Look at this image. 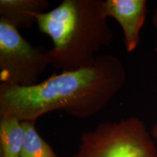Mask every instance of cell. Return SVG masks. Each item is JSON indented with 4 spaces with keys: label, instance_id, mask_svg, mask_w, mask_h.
<instances>
[{
    "label": "cell",
    "instance_id": "cell-1",
    "mask_svg": "<svg viewBox=\"0 0 157 157\" xmlns=\"http://www.w3.org/2000/svg\"><path fill=\"white\" fill-rule=\"evenodd\" d=\"M126 68L117 57L98 56L92 67L61 71L29 87L0 84V118L36 121L54 111L84 119L97 114L124 86Z\"/></svg>",
    "mask_w": 157,
    "mask_h": 157
},
{
    "label": "cell",
    "instance_id": "cell-2",
    "mask_svg": "<svg viewBox=\"0 0 157 157\" xmlns=\"http://www.w3.org/2000/svg\"><path fill=\"white\" fill-rule=\"evenodd\" d=\"M103 0H63L36 15L39 31L52 39L50 66L61 71L92 67L97 54L108 48L114 33L102 14Z\"/></svg>",
    "mask_w": 157,
    "mask_h": 157
},
{
    "label": "cell",
    "instance_id": "cell-3",
    "mask_svg": "<svg viewBox=\"0 0 157 157\" xmlns=\"http://www.w3.org/2000/svg\"><path fill=\"white\" fill-rule=\"evenodd\" d=\"M73 157H157V146L143 121L131 117L84 132Z\"/></svg>",
    "mask_w": 157,
    "mask_h": 157
},
{
    "label": "cell",
    "instance_id": "cell-4",
    "mask_svg": "<svg viewBox=\"0 0 157 157\" xmlns=\"http://www.w3.org/2000/svg\"><path fill=\"white\" fill-rule=\"evenodd\" d=\"M50 66L48 50L34 46L19 30L0 19V81L11 86L29 87L37 84Z\"/></svg>",
    "mask_w": 157,
    "mask_h": 157
},
{
    "label": "cell",
    "instance_id": "cell-5",
    "mask_svg": "<svg viewBox=\"0 0 157 157\" xmlns=\"http://www.w3.org/2000/svg\"><path fill=\"white\" fill-rule=\"evenodd\" d=\"M105 17H113L123 31L124 44L128 52H132L140 43V34L147 13L146 0H105L101 5Z\"/></svg>",
    "mask_w": 157,
    "mask_h": 157
},
{
    "label": "cell",
    "instance_id": "cell-6",
    "mask_svg": "<svg viewBox=\"0 0 157 157\" xmlns=\"http://www.w3.org/2000/svg\"><path fill=\"white\" fill-rule=\"evenodd\" d=\"M48 0H1L0 19L20 29H28L36 23V15L46 13Z\"/></svg>",
    "mask_w": 157,
    "mask_h": 157
},
{
    "label": "cell",
    "instance_id": "cell-7",
    "mask_svg": "<svg viewBox=\"0 0 157 157\" xmlns=\"http://www.w3.org/2000/svg\"><path fill=\"white\" fill-rule=\"evenodd\" d=\"M23 138L21 121L12 117L0 118L1 157H21Z\"/></svg>",
    "mask_w": 157,
    "mask_h": 157
},
{
    "label": "cell",
    "instance_id": "cell-8",
    "mask_svg": "<svg viewBox=\"0 0 157 157\" xmlns=\"http://www.w3.org/2000/svg\"><path fill=\"white\" fill-rule=\"evenodd\" d=\"M24 138L21 157H58L53 149L36 131L35 121H21Z\"/></svg>",
    "mask_w": 157,
    "mask_h": 157
},
{
    "label": "cell",
    "instance_id": "cell-9",
    "mask_svg": "<svg viewBox=\"0 0 157 157\" xmlns=\"http://www.w3.org/2000/svg\"><path fill=\"white\" fill-rule=\"evenodd\" d=\"M152 21L153 23H154L155 29H156V48H155V51L157 52V7L155 9L154 13L153 15V17H152ZM156 101H157V90H156Z\"/></svg>",
    "mask_w": 157,
    "mask_h": 157
},
{
    "label": "cell",
    "instance_id": "cell-10",
    "mask_svg": "<svg viewBox=\"0 0 157 157\" xmlns=\"http://www.w3.org/2000/svg\"><path fill=\"white\" fill-rule=\"evenodd\" d=\"M151 134L152 137L154 138L155 143H156L157 146V124L153 126L151 130Z\"/></svg>",
    "mask_w": 157,
    "mask_h": 157
}]
</instances>
